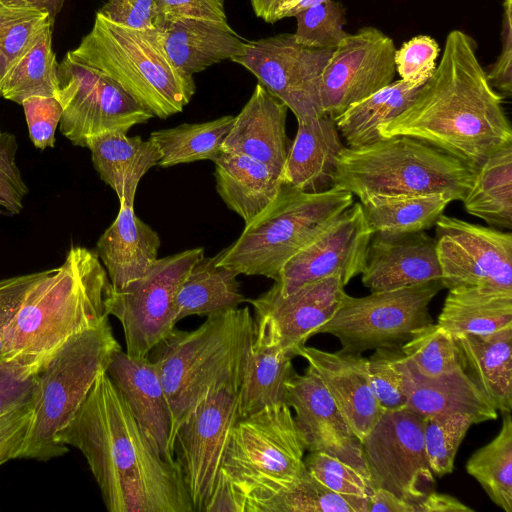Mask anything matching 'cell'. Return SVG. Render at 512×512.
Instances as JSON below:
<instances>
[{"instance_id": "1", "label": "cell", "mask_w": 512, "mask_h": 512, "mask_svg": "<svg viewBox=\"0 0 512 512\" xmlns=\"http://www.w3.org/2000/svg\"><path fill=\"white\" fill-rule=\"evenodd\" d=\"M58 442L83 454L109 512H194L176 463L155 450L105 371Z\"/></svg>"}, {"instance_id": "2", "label": "cell", "mask_w": 512, "mask_h": 512, "mask_svg": "<svg viewBox=\"0 0 512 512\" xmlns=\"http://www.w3.org/2000/svg\"><path fill=\"white\" fill-rule=\"evenodd\" d=\"M378 132L381 139L404 135L422 140L474 170L512 146L503 96L488 80L477 43L459 29L448 33L439 64L411 103Z\"/></svg>"}, {"instance_id": "3", "label": "cell", "mask_w": 512, "mask_h": 512, "mask_svg": "<svg viewBox=\"0 0 512 512\" xmlns=\"http://www.w3.org/2000/svg\"><path fill=\"white\" fill-rule=\"evenodd\" d=\"M111 288L96 251L71 246L60 266L32 273L5 329L2 361L37 375L70 339L109 320Z\"/></svg>"}, {"instance_id": "4", "label": "cell", "mask_w": 512, "mask_h": 512, "mask_svg": "<svg viewBox=\"0 0 512 512\" xmlns=\"http://www.w3.org/2000/svg\"><path fill=\"white\" fill-rule=\"evenodd\" d=\"M256 322L248 306L207 316L196 329L176 327L148 357L172 413L173 442L180 422L209 394L239 390Z\"/></svg>"}, {"instance_id": "5", "label": "cell", "mask_w": 512, "mask_h": 512, "mask_svg": "<svg viewBox=\"0 0 512 512\" xmlns=\"http://www.w3.org/2000/svg\"><path fill=\"white\" fill-rule=\"evenodd\" d=\"M475 170L438 148L399 135L350 148L343 147L332 186L357 196L401 197L439 194L463 200Z\"/></svg>"}, {"instance_id": "6", "label": "cell", "mask_w": 512, "mask_h": 512, "mask_svg": "<svg viewBox=\"0 0 512 512\" xmlns=\"http://www.w3.org/2000/svg\"><path fill=\"white\" fill-rule=\"evenodd\" d=\"M66 55L103 72L160 119L182 112L196 91L193 76L169 60L158 30L121 26L99 13L90 32Z\"/></svg>"}, {"instance_id": "7", "label": "cell", "mask_w": 512, "mask_h": 512, "mask_svg": "<svg viewBox=\"0 0 512 512\" xmlns=\"http://www.w3.org/2000/svg\"><path fill=\"white\" fill-rule=\"evenodd\" d=\"M354 203L331 188L306 192L282 185L273 202L245 224L240 236L217 253V264L239 275L276 280L283 265Z\"/></svg>"}, {"instance_id": "8", "label": "cell", "mask_w": 512, "mask_h": 512, "mask_svg": "<svg viewBox=\"0 0 512 512\" xmlns=\"http://www.w3.org/2000/svg\"><path fill=\"white\" fill-rule=\"evenodd\" d=\"M119 349L108 320L70 339L50 359L37 374L32 419L18 458L48 461L68 452L58 436Z\"/></svg>"}, {"instance_id": "9", "label": "cell", "mask_w": 512, "mask_h": 512, "mask_svg": "<svg viewBox=\"0 0 512 512\" xmlns=\"http://www.w3.org/2000/svg\"><path fill=\"white\" fill-rule=\"evenodd\" d=\"M305 451L291 408L283 402L238 420L221 472L241 496L245 512H261L306 472Z\"/></svg>"}, {"instance_id": "10", "label": "cell", "mask_w": 512, "mask_h": 512, "mask_svg": "<svg viewBox=\"0 0 512 512\" xmlns=\"http://www.w3.org/2000/svg\"><path fill=\"white\" fill-rule=\"evenodd\" d=\"M441 280L367 296L347 294L333 317L317 334L336 337L343 351L360 353L378 348H399L433 323L429 304L442 290Z\"/></svg>"}, {"instance_id": "11", "label": "cell", "mask_w": 512, "mask_h": 512, "mask_svg": "<svg viewBox=\"0 0 512 512\" xmlns=\"http://www.w3.org/2000/svg\"><path fill=\"white\" fill-rule=\"evenodd\" d=\"M203 255L204 249L197 247L157 259L139 279L111 288L108 312L122 326L126 353L147 357L175 328L177 292Z\"/></svg>"}, {"instance_id": "12", "label": "cell", "mask_w": 512, "mask_h": 512, "mask_svg": "<svg viewBox=\"0 0 512 512\" xmlns=\"http://www.w3.org/2000/svg\"><path fill=\"white\" fill-rule=\"evenodd\" d=\"M58 78L60 132L75 146L86 148L102 133H127L154 117L103 72L67 55L58 65Z\"/></svg>"}, {"instance_id": "13", "label": "cell", "mask_w": 512, "mask_h": 512, "mask_svg": "<svg viewBox=\"0 0 512 512\" xmlns=\"http://www.w3.org/2000/svg\"><path fill=\"white\" fill-rule=\"evenodd\" d=\"M240 418L238 390L224 388L206 396L176 429L174 461L194 512H204Z\"/></svg>"}, {"instance_id": "14", "label": "cell", "mask_w": 512, "mask_h": 512, "mask_svg": "<svg viewBox=\"0 0 512 512\" xmlns=\"http://www.w3.org/2000/svg\"><path fill=\"white\" fill-rule=\"evenodd\" d=\"M373 489H385L413 505L434 490L423 417L407 407L384 410L361 440Z\"/></svg>"}, {"instance_id": "15", "label": "cell", "mask_w": 512, "mask_h": 512, "mask_svg": "<svg viewBox=\"0 0 512 512\" xmlns=\"http://www.w3.org/2000/svg\"><path fill=\"white\" fill-rule=\"evenodd\" d=\"M333 51L302 46L292 33H282L245 41L243 51L231 61L252 73L298 121L322 115V75Z\"/></svg>"}, {"instance_id": "16", "label": "cell", "mask_w": 512, "mask_h": 512, "mask_svg": "<svg viewBox=\"0 0 512 512\" xmlns=\"http://www.w3.org/2000/svg\"><path fill=\"white\" fill-rule=\"evenodd\" d=\"M435 247L443 287L512 291V234L441 215Z\"/></svg>"}, {"instance_id": "17", "label": "cell", "mask_w": 512, "mask_h": 512, "mask_svg": "<svg viewBox=\"0 0 512 512\" xmlns=\"http://www.w3.org/2000/svg\"><path fill=\"white\" fill-rule=\"evenodd\" d=\"M395 44L376 27L349 34L333 51L321 82L322 115L338 116L394 81Z\"/></svg>"}, {"instance_id": "18", "label": "cell", "mask_w": 512, "mask_h": 512, "mask_svg": "<svg viewBox=\"0 0 512 512\" xmlns=\"http://www.w3.org/2000/svg\"><path fill=\"white\" fill-rule=\"evenodd\" d=\"M339 277L305 283L287 294L273 286L248 302L254 309L256 330L291 357L317 334L347 296Z\"/></svg>"}, {"instance_id": "19", "label": "cell", "mask_w": 512, "mask_h": 512, "mask_svg": "<svg viewBox=\"0 0 512 512\" xmlns=\"http://www.w3.org/2000/svg\"><path fill=\"white\" fill-rule=\"evenodd\" d=\"M372 235L361 203L354 202L283 265L272 286L287 294L305 283L331 276L339 277L346 286L363 271Z\"/></svg>"}, {"instance_id": "20", "label": "cell", "mask_w": 512, "mask_h": 512, "mask_svg": "<svg viewBox=\"0 0 512 512\" xmlns=\"http://www.w3.org/2000/svg\"><path fill=\"white\" fill-rule=\"evenodd\" d=\"M285 403L295 412L305 450L329 453L368 474L361 441L312 368L295 372L287 384Z\"/></svg>"}, {"instance_id": "21", "label": "cell", "mask_w": 512, "mask_h": 512, "mask_svg": "<svg viewBox=\"0 0 512 512\" xmlns=\"http://www.w3.org/2000/svg\"><path fill=\"white\" fill-rule=\"evenodd\" d=\"M105 372L155 450L175 463L172 413L154 362L148 356L134 357L119 349Z\"/></svg>"}, {"instance_id": "22", "label": "cell", "mask_w": 512, "mask_h": 512, "mask_svg": "<svg viewBox=\"0 0 512 512\" xmlns=\"http://www.w3.org/2000/svg\"><path fill=\"white\" fill-rule=\"evenodd\" d=\"M361 275L370 292L441 280L435 239L424 231L394 236L374 233Z\"/></svg>"}, {"instance_id": "23", "label": "cell", "mask_w": 512, "mask_h": 512, "mask_svg": "<svg viewBox=\"0 0 512 512\" xmlns=\"http://www.w3.org/2000/svg\"><path fill=\"white\" fill-rule=\"evenodd\" d=\"M296 356L304 358L314 370L361 441L383 412L370 386L367 358L360 353L331 352L306 345L297 350Z\"/></svg>"}, {"instance_id": "24", "label": "cell", "mask_w": 512, "mask_h": 512, "mask_svg": "<svg viewBox=\"0 0 512 512\" xmlns=\"http://www.w3.org/2000/svg\"><path fill=\"white\" fill-rule=\"evenodd\" d=\"M395 364L407 396L406 407L422 417L467 414L478 423L498 417V410L463 366L438 377H426L418 372L401 348Z\"/></svg>"}, {"instance_id": "25", "label": "cell", "mask_w": 512, "mask_h": 512, "mask_svg": "<svg viewBox=\"0 0 512 512\" xmlns=\"http://www.w3.org/2000/svg\"><path fill=\"white\" fill-rule=\"evenodd\" d=\"M287 111L282 101L258 83L234 116L222 150L251 157L282 176L290 145L286 134Z\"/></svg>"}, {"instance_id": "26", "label": "cell", "mask_w": 512, "mask_h": 512, "mask_svg": "<svg viewBox=\"0 0 512 512\" xmlns=\"http://www.w3.org/2000/svg\"><path fill=\"white\" fill-rule=\"evenodd\" d=\"M158 233L136 216L133 206L120 201L113 223L96 243V253L111 285L120 289L142 277L158 259Z\"/></svg>"}, {"instance_id": "27", "label": "cell", "mask_w": 512, "mask_h": 512, "mask_svg": "<svg viewBox=\"0 0 512 512\" xmlns=\"http://www.w3.org/2000/svg\"><path fill=\"white\" fill-rule=\"evenodd\" d=\"M158 33L169 60L190 76L224 60H232L243 51L246 41L228 22L201 19H180L159 29Z\"/></svg>"}, {"instance_id": "28", "label": "cell", "mask_w": 512, "mask_h": 512, "mask_svg": "<svg viewBox=\"0 0 512 512\" xmlns=\"http://www.w3.org/2000/svg\"><path fill=\"white\" fill-rule=\"evenodd\" d=\"M282 171V182L292 188L322 191L332 185L337 158L343 149L334 119L321 115L298 120Z\"/></svg>"}, {"instance_id": "29", "label": "cell", "mask_w": 512, "mask_h": 512, "mask_svg": "<svg viewBox=\"0 0 512 512\" xmlns=\"http://www.w3.org/2000/svg\"><path fill=\"white\" fill-rule=\"evenodd\" d=\"M86 148L101 180L115 191L119 202L130 206L134 205L140 180L160 161V152L150 138L129 137L119 131L92 137Z\"/></svg>"}, {"instance_id": "30", "label": "cell", "mask_w": 512, "mask_h": 512, "mask_svg": "<svg viewBox=\"0 0 512 512\" xmlns=\"http://www.w3.org/2000/svg\"><path fill=\"white\" fill-rule=\"evenodd\" d=\"M213 162L220 198L245 224L273 202L283 185L280 175L246 155L222 150Z\"/></svg>"}, {"instance_id": "31", "label": "cell", "mask_w": 512, "mask_h": 512, "mask_svg": "<svg viewBox=\"0 0 512 512\" xmlns=\"http://www.w3.org/2000/svg\"><path fill=\"white\" fill-rule=\"evenodd\" d=\"M462 365L492 405L512 410V327L489 334H459Z\"/></svg>"}, {"instance_id": "32", "label": "cell", "mask_w": 512, "mask_h": 512, "mask_svg": "<svg viewBox=\"0 0 512 512\" xmlns=\"http://www.w3.org/2000/svg\"><path fill=\"white\" fill-rule=\"evenodd\" d=\"M292 359L256 330L238 390L241 418L266 407L285 403L289 380L295 374Z\"/></svg>"}, {"instance_id": "33", "label": "cell", "mask_w": 512, "mask_h": 512, "mask_svg": "<svg viewBox=\"0 0 512 512\" xmlns=\"http://www.w3.org/2000/svg\"><path fill=\"white\" fill-rule=\"evenodd\" d=\"M438 324L454 336L489 334L512 327V291L488 287L450 289Z\"/></svg>"}, {"instance_id": "34", "label": "cell", "mask_w": 512, "mask_h": 512, "mask_svg": "<svg viewBox=\"0 0 512 512\" xmlns=\"http://www.w3.org/2000/svg\"><path fill=\"white\" fill-rule=\"evenodd\" d=\"M238 273L217 264V254L204 255L193 265L175 298V320L209 316L248 302L240 291Z\"/></svg>"}, {"instance_id": "35", "label": "cell", "mask_w": 512, "mask_h": 512, "mask_svg": "<svg viewBox=\"0 0 512 512\" xmlns=\"http://www.w3.org/2000/svg\"><path fill=\"white\" fill-rule=\"evenodd\" d=\"M424 83L394 80L334 117L337 130L348 147H360L381 140L378 128L399 115Z\"/></svg>"}, {"instance_id": "36", "label": "cell", "mask_w": 512, "mask_h": 512, "mask_svg": "<svg viewBox=\"0 0 512 512\" xmlns=\"http://www.w3.org/2000/svg\"><path fill=\"white\" fill-rule=\"evenodd\" d=\"M462 202L470 215L495 227L512 228V146L478 166Z\"/></svg>"}, {"instance_id": "37", "label": "cell", "mask_w": 512, "mask_h": 512, "mask_svg": "<svg viewBox=\"0 0 512 512\" xmlns=\"http://www.w3.org/2000/svg\"><path fill=\"white\" fill-rule=\"evenodd\" d=\"M451 202L446 196L433 194L372 197L360 203L373 234L394 236L429 229Z\"/></svg>"}, {"instance_id": "38", "label": "cell", "mask_w": 512, "mask_h": 512, "mask_svg": "<svg viewBox=\"0 0 512 512\" xmlns=\"http://www.w3.org/2000/svg\"><path fill=\"white\" fill-rule=\"evenodd\" d=\"M234 116L226 115L201 123H183L173 128L153 131L150 139L160 152L161 167L214 161L222 152V144L231 129Z\"/></svg>"}, {"instance_id": "39", "label": "cell", "mask_w": 512, "mask_h": 512, "mask_svg": "<svg viewBox=\"0 0 512 512\" xmlns=\"http://www.w3.org/2000/svg\"><path fill=\"white\" fill-rule=\"evenodd\" d=\"M466 471L489 498L505 512H512V419L503 413L499 433L476 450L466 463Z\"/></svg>"}, {"instance_id": "40", "label": "cell", "mask_w": 512, "mask_h": 512, "mask_svg": "<svg viewBox=\"0 0 512 512\" xmlns=\"http://www.w3.org/2000/svg\"><path fill=\"white\" fill-rule=\"evenodd\" d=\"M54 22L45 11L12 0H0V89L42 33L53 28Z\"/></svg>"}, {"instance_id": "41", "label": "cell", "mask_w": 512, "mask_h": 512, "mask_svg": "<svg viewBox=\"0 0 512 512\" xmlns=\"http://www.w3.org/2000/svg\"><path fill=\"white\" fill-rule=\"evenodd\" d=\"M52 30H45L32 49L5 79L0 97L22 104L33 96L58 99V65L52 49Z\"/></svg>"}, {"instance_id": "42", "label": "cell", "mask_w": 512, "mask_h": 512, "mask_svg": "<svg viewBox=\"0 0 512 512\" xmlns=\"http://www.w3.org/2000/svg\"><path fill=\"white\" fill-rule=\"evenodd\" d=\"M400 348L426 377H438L463 366L454 335L438 323L425 326Z\"/></svg>"}, {"instance_id": "43", "label": "cell", "mask_w": 512, "mask_h": 512, "mask_svg": "<svg viewBox=\"0 0 512 512\" xmlns=\"http://www.w3.org/2000/svg\"><path fill=\"white\" fill-rule=\"evenodd\" d=\"M306 471L329 490L343 496L355 512H366L373 487L368 474L323 451L304 457Z\"/></svg>"}, {"instance_id": "44", "label": "cell", "mask_w": 512, "mask_h": 512, "mask_svg": "<svg viewBox=\"0 0 512 512\" xmlns=\"http://www.w3.org/2000/svg\"><path fill=\"white\" fill-rule=\"evenodd\" d=\"M424 444L434 476L442 477L454 469L458 448L469 428L478 424L467 414H441L423 417Z\"/></svg>"}, {"instance_id": "45", "label": "cell", "mask_w": 512, "mask_h": 512, "mask_svg": "<svg viewBox=\"0 0 512 512\" xmlns=\"http://www.w3.org/2000/svg\"><path fill=\"white\" fill-rule=\"evenodd\" d=\"M295 41L314 49H335L348 35L344 29L346 9L334 0L315 4L295 16Z\"/></svg>"}, {"instance_id": "46", "label": "cell", "mask_w": 512, "mask_h": 512, "mask_svg": "<svg viewBox=\"0 0 512 512\" xmlns=\"http://www.w3.org/2000/svg\"><path fill=\"white\" fill-rule=\"evenodd\" d=\"M261 512H355L341 495L329 490L307 471L300 480L268 502Z\"/></svg>"}, {"instance_id": "47", "label": "cell", "mask_w": 512, "mask_h": 512, "mask_svg": "<svg viewBox=\"0 0 512 512\" xmlns=\"http://www.w3.org/2000/svg\"><path fill=\"white\" fill-rule=\"evenodd\" d=\"M399 348H378L367 358L372 392L382 410H396L407 405L401 374L395 360Z\"/></svg>"}, {"instance_id": "48", "label": "cell", "mask_w": 512, "mask_h": 512, "mask_svg": "<svg viewBox=\"0 0 512 512\" xmlns=\"http://www.w3.org/2000/svg\"><path fill=\"white\" fill-rule=\"evenodd\" d=\"M17 149L15 136L0 132V215L19 214L29 191L16 163Z\"/></svg>"}, {"instance_id": "49", "label": "cell", "mask_w": 512, "mask_h": 512, "mask_svg": "<svg viewBox=\"0 0 512 512\" xmlns=\"http://www.w3.org/2000/svg\"><path fill=\"white\" fill-rule=\"evenodd\" d=\"M439 54L440 47L434 38L415 36L395 50L396 72L404 81L426 82L437 67Z\"/></svg>"}, {"instance_id": "50", "label": "cell", "mask_w": 512, "mask_h": 512, "mask_svg": "<svg viewBox=\"0 0 512 512\" xmlns=\"http://www.w3.org/2000/svg\"><path fill=\"white\" fill-rule=\"evenodd\" d=\"M33 145L41 150L55 146V132L62 116V106L55 97L33 96L22 102Z\"/></svg>"}, {"instance_id": "51", "label": "cell", "mask_w": 512, "mask_h": 512, "mask_svg": "<svg viewBox=\"0 0 512 512\" xmlns=\"http://www.w3.org/2000/svg\"><path fill=\"white\" fill-rule=\"evenodd\" d=\"M225 0H157L156 30L180 19L228 22Z\"/></svg>"}, {"instance_id": "52", "label": "cell", "mask_w": 512, "mask_h": 512, "mask_svg": "<svg viewBox=\"0 0 512 512\" xmlns=\"http://www.w3.org/2000/svg\"><path fill=\"white\" fill-rule=\"evenodd\" d=\"M156 6L157 0H107L97 13L121 26L155 30Z\"/></svg>"}, {"instance_id": "53", "label": "cell", "mask_w": 512, "mask_h": 512, "mask_svg": "<svg viewBox=\"0 0 512 512\" xmlns=\"http://www.w3.org/2000/svg\"><path fill=\"white\" fill-rule=\"evenodd\" d=\"M34 399L0 416V466L19 457L30 426Z\"/></svg>"}, {"instance_id": "54", "label": "cell", "mask_w": 512, "mask_h": 512, "mask_svg": "<svg viewBox=\"0 0 512 512\" xmlns=\"http://www.w3.org/2000/svg\"><path fill=\"white\" fill-rule=\"evenodd\" d=\"M37 375L25 376L13 366L0 362V416L34 399Z\"/></svg>"}, {"instance_id": "55", "label": "cell", "mask_w": 512, "mask_h": 512, "mask_svg": "<svg viewBox=\"0 0 512 512\" xmlns=\"http://www.w3.org/2000/svg\"><path fill=\"white\" fill-rule=\"evenodd\" d=\"M501 52L490 67L487 77L491 85L503 96L512 94V0H504Z\"/></svg>"}, {"instance_id": "56", "label": "cell", "mask_w": 512, "mask_h": 512, "mask_svg": "<svg viewBox=\"0 0 512 512\" xmlns=\"http://www.w3.org/2000/svg\"><path fill=\"white\" fill-rule=\"evenodd\" d=\"M32 279V273L0 279V362L4 332Z\"/></svg>"}, {"instance_id": "57", "label": "cell", "mask_w": 512, "mask_h": 512, "mask_svg": "<svg viewBox=\"0 0 512 512\" xmlns=\"http://www.w3.org/2000/svg\"><path fill=\"white\" fill-rule=\"evenodd\" d=\"M245 512V504L231 482L220 473L204 512Z\"/></svg>"}, {"instance_id": "58", "label": "cell", "mask_w": 512, "mask_h": 512, "mask_svg": "<svg viewBox=\"0 0 512 512\" xmlns=\"http://www.w3.org/2000/svg\"><path fill=\"white\" fill-rule=\"evenodd\" d=\"M414 512H474V509L451 495L433 490L414 504Z\"/></svg>"}, {"instance_id": "59", "label": "cell", "mask_w": 512, "mask_h": 512, "mask_svg": "<svg viewBox=\"0 0 512 512\" xmlns=\"http://www.w3.org/2000/svg\"><path fill=\"white\" fill-rule=\"evenodd\" d=\"M366 512H414V507L388 490L375 488L367 501Z\"/></svg>"}, {"instance_id": "60", "label": "cell", "mask_w": 512, "mask_h": 512, "mask_svg": "<svg viewBox=\"0 0 512 512\" xmlns=\"http://www.w3.org/2000/svg\"><path fill=\"white\" fill-rule=\"evenodd\" d=\"M289 0H250L255 15L263 21L273 24L279 21V14Z\"/></svg>"}, {"instance_id": "61", "label": "cell", "mask_w": 512, "mask_h": 512, "mask_svg": "<svg viewBox=\"0 0 512 512\" xmlns=\"http://www.w3.org/2000/svg\"><path fill=\"white\" fill-rule=\"evenodd\" d=\"M47 12L55 21L66 0H12Z\"/></svg>"}, {"instance_id": "62", "label": "cell", "mask_w": 512, "mask_h": 512, "mask_svg": "<svg viewBox=\"0 0 512 512\" xmlns=\"http://www.w3.org/2000/svg\"><path fill=\"white\" fill-rule=\"evenodd\" d=\"M327 0H289L279 14V20L294 17L297 13Z\"/></svg>"}]
</instances>
